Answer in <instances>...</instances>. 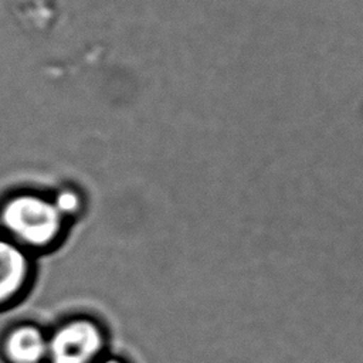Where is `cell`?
I'll return each instance as SVG.
<instances>
[{"label":"cell","instance_id":"cell-1","mask_svg":"<svg viewBox=\"0 0 363 363\" xmlns=\"http://www.w3.org/2000/svg\"><path fill=\"white\" fill-rule=\"evenodd\" d=\"M3 217L10 231L31 244L51 240L61 221V214L52 203L33 196H23L10 201Z\"/></svg>","mask_w":363,"mask_h":363},{"label":"cell","instance_id":"cell-2","mask_svg":"<svg viewBox=\"0 0 363 363\" xmlns=\"http://www.w3.org/2000/svg\"><path fill=\"white\" fill-rule=\"evenodd\" d=\"M99 345V332L94 325L75 322L55 333L50 350L54 363H85L95 354Z\"/></svg>","mask_w":363,"mask_h":363},{"label":"cell","instance_id":"cell-3","mask_svg":"<svg viewBox=\"0 0 363 363\" xmlns=\"http://www.w3.org/2000/svg\"><path fill=\"white\" fill-rule=\"evenodd\" d=\"M26 258L13 244L0 241V299L14 294L24 279Z\"/></svg>","mask_w":363,"mask_h":363},{"label":"cell","instance_id":"cell-5","mask_svg":"<svg viewBox=\"0 0 363 363\" xmlns=\"http://www.w3.org/2000/svg\"><path fill=\"white\" fill-rule=\"evenodd\" d=\"M54 206L60 211V214L61 213H71V211H74L77 208L78 199H77V196L74 193L64 191V193L58 194Z\"/></svg>","mask_w":363,"mask_h":363},{"label":"cell","instance_id":"cell-4","mask_svg":"<svg viewBox=\"0 0 363 363\" xmlns=\"http://www.w3.org/2000/svg\"><path fill=\"white\" fill-rule=\"evenodd\" d=\"M45 349L44 337L33 328L18 329L9 340V353L17 363H35L44 356Z\"/></svg>","mask_w":363,"mask_h":363},{"label":"cell","instance_id":"cell-6","mask_svg":"<svg viewBox=\"0 0 363 363\" xmlns=\"http://www.w3.org/2000/svg\"><path fill=\"white\" fill-rule=\"evenodd\" d=\"M106 363H116V362H106Z\"/></svg>","mask_w":363,"mask_h":363}]
</instances>
